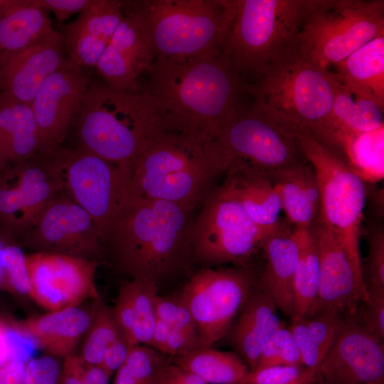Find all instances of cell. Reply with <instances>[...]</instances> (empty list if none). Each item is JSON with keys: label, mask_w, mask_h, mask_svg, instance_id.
Wrapping results in <instances>:
<instances>
[{"label": "cell", "mask_w": 384, "mask_h": 384, "mask_svg": "<svg viewBox=\"0 0 384 384\" xmlns=\"http://www.w3.org/2000/svg\"><path fill=\"white\" fill-rule=\"evenodd\" d=\"M382 36L383 0H303L295 53L313 66L329 70Z\"/></svg>", "instance_id": "ba28073f"}, {"label": "cell", "mask_w": 384, "mask_h": 384, "mask_svg": "<svg viewBox=\"0 0 384 384\" xmlns=\"http://www.w3.org/2000/svg\"><path fill=\"white\" fill-rule=\"evenodd\" d=\"M336 75L300 59L296 53L277 63L243 91L253 100L252 109L288 132L300 129L331 149L335 129L331 123Z\"/></svg>", "instance_id": "277c9868"}, {"label": "cell", "mask_w": 384, "mask_h": 384, "mask_svg": "<svg viewBox=\"0 0 384 384\" xmlns=\"http://www.w3.org/2000/svg\"><path fill=\"white\" fill-rule=\"evenodd\" d=\"M154 60L180 61L220 50L230 0L124 1Z\"/></svg>", "instance_id": "8992f818"}, {"label": "cell", "mask_w": 384, "mask_h": 384, "mask_svg": "<svg viewBox=\"0 0 384 384\" xmlns=\"http://www.w3.org/2000/svg\"><path fill=\"white\" fill-rule=\"evenodd\" d=\"M193 210L161 200L129 201L105 243L116 267L132 279L156 284L187 270L193 261Z\"/></svg>", "instance_id": "7a4b0ae2"}, {"label": "cell", "mask_w": 384, "mask_h": 384, "mask_svg": "<svg viewBox=\"0 0 384 384\" xmlns=\"http://www.w3.org/2000/svg\"><path fill=\"white\" fill-rule=\"evenodd\" d=\"M91 319V311L73 306L28 318L12 327L32 339L46 355L65 358L73 354Z\"/></svg>", "instance_id": "cb8c5ba5"}, {"label": "cell", "mask_w": 384, "mask_h": 384, "mask_svg": "<svg viewBox=\"0 0 384 384\" xmlns=\"http://www.w3.org/2000/svg\"><path fill=\"white\" fill-rule=\"evenodd\" d=\"M255 285L244 267L205 268L191 276L179 297L192 315L201 347H212L227 335Z\"/></svg>", "instance_id": "4fadbf2b"}, {"label": "cell", "mask_w": 384, "mask_h": 384, "mask_svg": "<svg viewBox=\"0 0 384 384\" xmlns=\"http://www.w3.org/2000/svg\"><path fill=\"white\" fill-rule=\"evenodd\" d=\"M110 377L98 366H85V384H108Z\"/></svg>", "instance_id": "6f0895ef"}, {"label": "cell", "mask_w": 384, "mask_h": 384, "mask_svg": "<svg viewBox=\"0 0 384 384\" xmlns=\"http://www.w3.org/2000/svg\"><path fill=\"white\" fill-rule=\"evenodd\" d=\"M206 384H241L249 368L235 353L201 347L171 358Z\"/></svg>", "instance_id": "d6a6232c"}, {"label": "cell", "mask_w": 384, "mask_h": 384, "mask_svg": "<svg viewBox=\"0 0 384 384\" xmlns=\"http://www.w3.org/2000/svg\"><path fill=\"white\" fill-rule=\"evenodd\" d=\"M43 151L31 105L0 92V171Z\"/></svg>", "instance_id": "484cf974"}, {"label": "cell", "mask_w": 384, "mask_h": 384, "mask_svg": "<svg viewBox=\"0 0 384 384\" xmlns=\"http://www.w3.org/2000/svg\"><path fill=\"white\" fill-rule=\"evenodd\" d=\"M298 244V258L292 292L294 315L306 316L316 299L319 282V260L310 228L294 227Z\"/></svg>", "instance_id": "836d02e7"}, {"label": "cell", "mask_w": 384, "mask_h": 384, "mask_svg": "<svg viewBox=\"0 0 384 384\" xmlns=\"http://www.w3.org/2000/svg\"><path fill=\"white\" fill-rule=\"evenodd\" d=\"M220 52L241 77L255 80L295 53L303 0H230Z\"/></svg>", "instance_id": "52a82bcc"}, {"label": "cell", "mask_w": 384, "mask_h": 384, "mask_svg": "<svg viewBox=\"0 0 384 384\" xmlns=\"http://www.w3.org/2000/svg\"><path fill=\"white\" fill-rule=\"evenodd\" d=\"M277 366H304L292 334L284 322L262 349L255 369Z\"/></svg>", "instance_id": "f35d334b"}, {"label": "cell", "mask_w": 384, "mask_h": 384, "mask_svg": "<svg viewBox=\"0 0 384 384\" xmlns=\"http://www.w3.org/2000/svg\"><path fill=\"white\" fill-rule=\"evenodd\" d=\"M368 250L361 262V272L367 293L384 294V230L380 225H373L366 234Z\"/></svg>", "instance_id": "74e56055"}, {"label": "cell", "mask_w": 384, "mask_h": 384, "mask_svg": "<svg viewBox=\"0 0 384 384\" xmlns=\"http://www.w3.org/2000/svg\"><path fill=\"white\" fill-rule=\"evenodd\" d=\"M336 80L330 117L336 132H363L384 126V106L368 95L341 83L336 75Z\"/></svg>", "instance_id": "1f68e13d"}, {"label": "cell", "mask_w": 384, "mask_h": 384, "mask_svg": "<svg viewBox=\"0 0 384 384\" xmlns=\"http://www.w3.org/2000/svg\"><path fill=\"white\" fill-rule=\"evenodd\" d=\"M156 384H206L193 373L164 358L159 364Z\"/></svg>", "instance_id": "c3c4849f"}, {"label": "cell", "mask_w": 384, "mask_h": 384, "mask_svg": "<svg viewBox=\"0 0 384 384\" xmlns=\"http://www.w3.org/2000/svg\"><path fill=\"white\" fill-rule=\"evenodd\" d=\"M318 370L304 366H277L248 372L241 384H316Z\"/></svg>", "instance_id": "60d3db41"}, {"label": "cell", "mask_w": 384, "mask_h": 384, "mask_svg": "<svg viewBox=\"0 0 384 384\" xmlns=\"http://www.w3.org/2000/svg\"><path fill=\"white\" fill-rule=\"evenodd\" d=\"M85 365L72 354L64 358L58 384H85Z\"/></svg>", "instance_id": "f5cc1de1"}, {"label": "cell", "mask_w": 384, "mask_h": 384, "mask_svg": "<svg viewBox=\"0 0 384 384\" xmlns=\"http://www.w3.org/2000/svg\"><path fill=\"white\" fill-rule=\"evenodd\" d=\"M0 282H1V277H0Z\"/></svg>", "instance_id": "680465c9"}, {"label": "cell", "mask_w": 384, "mask_h": 384, "mask_svg": "<svg viewBox=\"0 0 384 384\" xmlns=\"http://www.w3.org/2000/svg\"><path fill=\"white\" fill-rule=\"evenodd\" d=\"M36 3L55 16L59 23L73 14H82L88 10L95 0H36Z\"/></svg>", "instance_id": "681fc988"}, {"label": "cell", "mask_w": 384, "mask_h": 384, "mask_svg": "<svg viewBox=\"0 0 384 384\" xmlns=\"http://www.w3.org/2000/svg\"><path fill=\"white\" fill-rule=\"evenodd\" d=\"M67 61L55 31L24 48L0 53L1 92L31 104L43 82Z\"/></svg>", "instance_id": "ffe728a7"}, {"label": "cell", "mask_w": 384, "mask_h": 384, "mask_svg": "<svg viewBox=\"0 0 384 384\" xmlns=\"http://www.w3.org/2000/svg\"><path fill=\"white\" fill-rule=\"evenodd\" d=\"M54 30L36 0L6 1L0 9V53L24 48Z\"/></svg>", "instance_id": "f1b7e54d"}, {"label": "cell", "mask_w": 384, "mask_h": 384, "mask_svg": "<svg viewBox=\"0 0 384 384\" xmlns=\"http://www.w3.org/2000/svg\"><path fill=\"white\" fill-rule=\"evenodd\" d=\"M304 318L310 334L326 356L347 317L340 313L328 312Z\"/></svg>", "instance_id": "7bdbcfd3"}, {"label": "cell", "mask_w": 384, "mask_h": 384, "mask_svg": "<svg viewBox=\"0 0 384 384\" xmlns=\"http://www.w3.org/2000/svg\"><path fill=\"white\" fill-rule=\"evenodd\" d=\"M157 318L171 327L198 337V329L188 307L181 297L157 296ZM199 338V337H198Z\"/></svg>", "instance_id": "b9f144b4"}, {"label": "cell", "mask_w": 384, "mask_h": 384, "mask_svg": "<svg viewBox=\"0 0 384 384\" xmlns=\"http://www.w3.org/2000/svg\"><path fill=\"white\" fill-rule=\"evenodd\" d=\"M278 309L274 300L255 284L227 334L250 370L255 369L262 349L283 322Z\"/></svg>", "instance_id": "d4e9b609"}, {"label": "cell", "mask_w": 384, "mask_h": 384, "mask_svg": "<svg viewBox=\"0 0 384 384\" xmlns=\"http://www.w3.org/2000/svg\"><path fill=\"white\" fill-rule=\"evenodd\" d=\"M229 168V159L217 139L161 129L129 171L128 201L161 200L195 209Z\"/></svg>", "instance_id": "3957f363"}, {"label": "cell", "mask_w": 384, "mask_h": 384, "mask_svg": "<svg viewBox=\"0 0 384 384\" xmlns=\"http://www.w3.org/2000/svg\"><path fill=\"white\" fill-rule=\"evenodd\" d=\"M79 149L129 171L161 129L157 113L142 92L90 84L75 122Z\"/></svg>", "instance_id": "5b68a950"}, {"label": "cell", "mask_w": 384, "mask_h": 384, "mask_svg": "<svg viewBox=\"0 0 384 384\" xmlns=\"http://www.w3.org/2000/svg\"><path fill=\"white\" fill-rule=\"evenodd\" d=\"M267 238L223 184L209 193L194 218L193 260L208 266L243 265Z\"/></svg>", "instance_id": "8fae6325"}, {"label": "cell", "mask_w": 384, "mask_h": 384, "mask_svg": "<svg viewBox=\"0 0 384 384\" xmlns=\"http://www.w3.org/2000/svg\"><path fill=\"white\" fill-rule=\"evenodd\" d=\"M154 63L142 30L124 1V16L95 68L109 87L136 92L139 78L149 73Z\"/></svg>", "instance_id": "44dd1931"}, {"label": "cell", "mask_w": 384, "mask_h": 384, "mask_svg": "<svg viewBox=\"0 0 384 384\" xmlns=\"http://www.w3.org/2000/svg\"><path fill=\"white\" fill-rule=\"evenodd\" d=\"M123 16L124 1L95 0L58 31L68 60L83 68H95Z\"/></svg>", "instance_id": "7402d4cb"}, {"label": "cell", "mask_w": 384, "mask_h": 384, "mask_svg": "<svg viewBox=\"0 0 384 384\" xmlns=\"http://www.w3.org/2000/svg\"><path fill=\"white\" fill-rule=\"evenodd\" d=\"M332 152L340 157L365 183L384 177V126L372 131H337Z\"/></svg>", "instance_id": "4dcf8cb0"}, {"label": "cell", "mask_w": 384, "mask_h": 384, "mask_svg": "<svg viewBox=\"0 0 384 384\" xmlns=\"http://www.w3.org/2000/svg\"><path fill=\"white\" fill-rule=\"evenodd\" d=\"M60 186L43 159L38 156L0 171V224L26 234Z\"/></svg>", "instance_id": "2e32d148"}, {"label": "cell", "mask_w": 384, "mask_h": 384, "mask_svg": "<svg viewBox=\"0 0 384 384\" xmlns=\"http://www.w3.org/2000/svg\"><path fill=\"white\" fill-rule=\"evenodd\" d=\"M224 185L238 201L260 231L267 238L284 222L279 194L272 181L249 171L226 173Z\"/></svg>", "instance_id": "83f0119b"}, {"label": "cell", "mask_w": 384, "mask_h": 384, "mask_svg": "<svg viewBox=\"0 0 384 384\" xmlns=\"http://www.w3.org/2000/svg\"><path fill=\"white\" fill-rule=\"evenodd\" d=\"M314 170L320 193L319 219L344 250L361 289L360 238L366 198V183L337 155L308 132H290Z\"/></svg>", "instance_id": "9c48e42d"}, {"label": "cell", "mask_w": 384, "mask_h": 384, "mask_svg": "<svg viewBox=\"0 0 384 384\" xmlns=\"http://www.w3.org/2000/svg\"><path fill=\"white\" fill-rule=\"evenodd\" d=\"M142 92L164 129L217 139L242 110L240 76L220 50L180 61L154 60Z\"/></svg>", "instance_id": "6da1fadb"}, {"label": "cell", "mask_w": 384, "mask_h": 384, "mask_svg": "<svg viewBox=\"0 0 384 384\" xmlns=\"http://www.w3.org/2000/svg\"><path fill=\"white\" fill-rule=\"evenodd\" d=\"M280 197L287 221L310 228L320 215V193L316 174L306 160L289 166L271 178Z\"/></svg>", "instance_id": "4316f807"}, {"label": "cell", "mask_w": 384, "mask_h": 384, "mask_svg": "<svg viewBox=\"0 0 384 384\" xmlns=\"http://www.w3.org/2000/svg\"><path fill=\"white\" fill-rule=\"evenodd\" d=\"M319 260L316 299L306 316L337 312L355 317L368 295L360 287L349 260L338 240L319 218L310 228Z\"/></svg>", "instance_id": "d6986e66"}, {"label": "cell", "mask_w": 384, "mask_h": 384, "mask_svg": "<svg viewBox=\"0 0 384 384\" xmlns=\"http://www.w3.org/2000/svg\"><path fill=\"white\" fill-rule=\"evenodd\" d=\"M112 311L120 331L128 342L135 323V314L127 282H123L120 287Z\"/></svg>", "instance_id": "7dc6e473"}, {"label": "cell", "mask_w": 384, "mask_h": 384, "mask_svg": "<svg viewBox=\"0 0 384 384\" xmlns=\"http://www.w3.org/2000/svg\"><path fill=\"white\" fill-rule=\"evenodd\" d=\"M262 248L266 263L256 285L291 318L294 315L292 284L298 258L294 228L284 222L265 240Z\"/></svg>", "instance_id": "603a6c76"}, {"label": "cell", "mask_w": 384, "mask_h": 384, "mask_svg": "<svg viewBox=\"0 0 384 384\" xmlns=\"http://www.w3.org/2000/svg\"><path fill=\"white\" fill-rule=\"evenodd\" d=\"M26 262L31 282L29 297L48 311L100 299L95 284L99 261L36 251L26 254Z\"/></svg>", "instance_id": "5bb4252c"}, {"label": "cell", "mask_w": 384, "mask_h": 384, "mask_svg": "<svg viewBox=\"0 0 384 384\" xmlns=\"http://www.w3.org/2000/svg\"><path fill=\"white\" fill-rule=\"evenodd\" d=\"M333 66L341 83L384 106V36L372 39Z\"/></svg>", "instance_id": "f546056e"}, {"label": "cell", "mask_w": 384, "mask_h": 384, "mask_svg": "<svg viewBox=\"0 0 384 384\" xmlns=\"http://www.w3.org/2000/svg\"><path fill=\"white\" fill-rule=\"evenodd\" d=\"M92 319L78 356L85 366H100L107 348L123 336L114 319L112 309L100 299L95 300Z\"/></svg>", "instance_id": "e575fe53"}, {"label": "cell", "mask_w": 384, "mask_h": 384, "mask_svg": "<svg viewBox=\"0 0 384 384\" xmlns=\"http://www.w3.org/2000/svg\"><path fill=\"white\" fill-rule=\"evenodd\" d=\"M164 358L151 346L132 348L125 362L115 372L113 384H156L157 369Z\"/></svg>", "instance_id": "8d00e7d4"}, {"label": "cell", "mask_w": 384, "mask_h": 384, "mask_svg": "<svg viewBox=\"0 0 384 384\" xmlns=\"http://www.w3.org/2000/svg\"><path fill=\"white\" fill-rule=\"evenodd\" d=\"M384 378L383 341L348 317L318 368L316 384H366Z\"/></svg>", "instance_id": "ac0fdd59"}, {"label": "cell", "mask_w": 384, "mask_h": 384, "mask_svg": "<svg viewBox=\"0 0 384 384\" xmlns=\"http://www.w3.org/2000/svg\"><path fill=\"white\" fill-rule=\"evenodd\" d=\"M201 347L198 336L171 327L161 354L173 358Z\"/></svg>", "instance_id": "f907efd6"}, {"label": "cell", "mask_w": 384, "mask_h": 384, "mask_svg": "<svg viewBox=\"0 0 384 384\" xmlns=\"http://www.w3.org/2000/svg\"><path fill=\"white\" fill-rule=\"evenodd\" d=\"M0 287L16 295L29 297L31 282L26 254L14 245L0 247Z\"/></svg>", "instance_id": "ab89813d"}, {"label": "cell", "mask_w": 384, "mask_h": 384, "mask_svg": "<svg viewBox=\"0 0 384 384\" xmlns=\"http://www.w3.org/2000/svg\"><path fill=\"white\" fill-rule=\"evenodd\" d=\"M132 348L124 336H120L107 348L99 366L110 378L125 362Z\"/></svg>", "instance_id": "816d5d0a"}, {"label": "cell", "mask_w": 384, "mask_h": 384, "mask_svg": "<svg viewBox=\"0 0 384 384\" xmlns=\"http://www.w3.org/2000/svg\"><path fill=\"white\" fill-rule=\"evenodd\" d=\"M25 235V244L36 251L99 261L103 243L90 215L63 193L55 195Z\"/></svg>", "instance_id": "9a60e30c"}, {"label": "cell", "mask_w": 384, "mask_h": 384, "mask_svg": "<svg viewBox=\"0 0 384 384\" xmlns=\"http://www.w3.org/2000/svg\"><path fill=\"white\" fill-rule=\"evenodd\" d=\"M60 368L49 355L31 358L26 362L25 384H58Z\"/></svg>", "instance_id": "bcb514c9"}, {"label": "cell", "mask_w": 384, "mask_h": 384, "mask_svg": "<svg viewBox=\"0 0 384 384\" xmlns=\"http://www.w3.org/2000/svg\"><path fill=\"white\" fill-rule=\"evenodd\" d=\"M134 305L135 323L128 339L131 347L150 346L158 319L156 299V284L149 279L135 278L127 282Z\"/></svg>", "instance_id": "d590c367"}, {"label": "cell", "mask_w": 384, "mask_h": 384, "mask_svg": "<svg viewBox=\"0 0 384 384\" xmlns=\"http://www.w3.org/2000/svg\"><path fill=\"white\" fill-rule=\"evenodd\" d=\"M171 329V327L169 324L158 319L154 329L149 346L161 353Z\"/></svg>", "instance_id": "11a10c76"}, {"label": "cell", "mask_w": 384, "mask_h": 384, "mask_svg": "<svg viewBox=\"0 0 384 384\" xmlns=\"http://www.w3.org/2000/svg\"><path fill=\"white\" fill-rule=\"evenodd\" d=\"M355 316L357 321L373 336L384 340V294H370L362 302Z\"/></svg>", "instance_id": "f6af8a7d"}, {"label": "cell", "mask_w": 384, "mask_h": 384, "mask_svg": "<svg viewBox=\"0 0 384 384\" xmlns=\"http://www.w3.org/2000/svg\"><path fill=\"white\" fill-rule=\"evenodd\" d=\"M11 329V326H9L6 323L0 319V366L13 358L12 347L9 336Z\"/></svg>", "instance_id": "9f6ffc18"}, {"label": "cell", "mask_w": 384, "mask_h": 384, "mask_svg": "<svg viewBox=\"0 0 384 384\" xmlns=\"http://www.w3.org/2000/svg\"><path fill=\"white\" fill-rule=\"evenodd\" d=\"M40 156L61 192L92 218L105 245L113 223L128 202L129 173L79 149L58 146Z\"/></svg>", "instance_id": "30bf717a"}, {"label": "cell", "mask_w": 384, "mask_h": 384, "mask_svg": "<svg viewBox=\"0 0 384 384\" xmlns=\"http://www.w3.org/2000/svg\"><path fill=\"white\" fill-rule=\"evenodd\" d=\"M225 150L227 172L249 171L271 178L306 160L297 138L251 107L241 110L217 138Z\"/></svg>", "instance_id": "7c38bea8"}, {"label": "cell", "mask_w": 384, "mask_h": 384, "mask_svg": "<svg viewBox=\"0 0 384 384\" xmlns=\"http://www.w3.org/2000/svg\"><path fill=\"white\" fill-rule=\"evenodd\" d=\"M90 75L68 61L42 84L31 105L41 137L43 153L60 146L80 112Z\"/></svg>", "instance_id": "e0dca14e"}, {"label": "cell", "mask_w": 384, "mask_h": 384, "mask_svg": "<svg viewBox=\"0 0 384 384\" xmlns=\"http://www.w3.org/2000/svg\"><path fill=\"white\" fill-rule=\"evenodd\" d=\"M288 328L292 334L303 365L318 370L325 355L310 334L304 316H292Z\"/></svg>", "instance_id": "ee69618b"}, {"label": "cell", "mask_w": 384, "mask_h": 384, "mask_svg": "<svg viewBox=\"0 0 384 384\" xmlns=\"http://www.w3.org/2000/svg\"><path fill=\"white\" fill-rule=\"evenodd\" d=\"M26 362L13 358L0 366V384H25Z\"/></svg>", "instance_id": "db71d44e"}]
</instances>
